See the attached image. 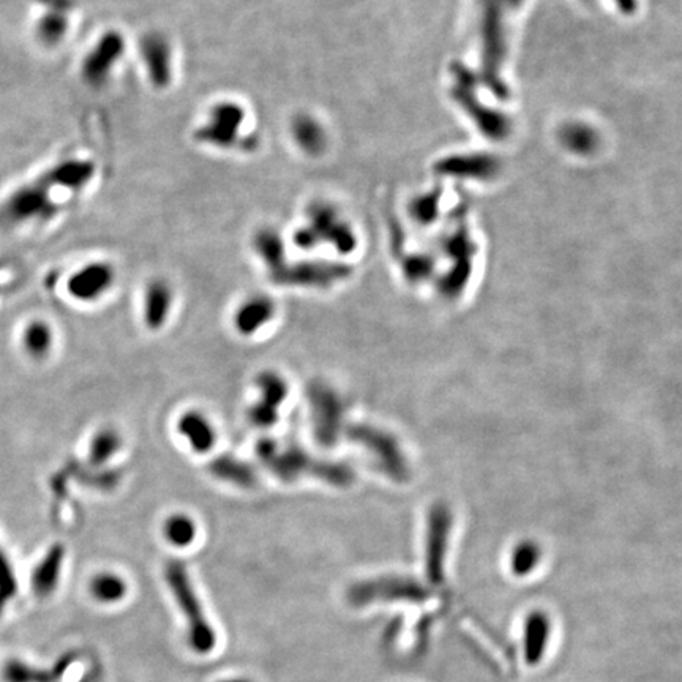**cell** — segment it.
Segmentation results:
<instances>
[{
    "mask_svg": "<svg viewBox=\"0 0 682 682\" xmlns=\"http://www.w3.org/2000/svg\"><path fill=\"white\" fill-rule=\"evenodd\" d=\"M550 633H551V624L545 613L534 611L526 618L523 643H525V659L529 665H537L543 659Z\"/></svg>",
    "mask_w": 682,
    "mask_h": 682,
    "instance_id": "17",
    "label": "cell"
},
{
    "mask_svg": "<svg viewBox=\"0 0 682 682\" xmlns=\"http://www.w3.org/2000/svg\"><path fill=\"white\" fill-rule=\"evenodd\" d=\"M163 534L172 547L186 548L196 539L198 527L194 519L186 513H172L164 521Z\"/></svg>",
    "mask_w": 682,
    "mask_h": 682,
    "instance_id": "24",
    "label": "cell"
},
{
    "mask_svg": "<svg viewBox=\"0 0 682 682\" xmlns=\"http://www.w3.org/2000/svg\"><path fill=\"white\" fill-rule=\"evenodd\" d=\"M128 586L122 576L115 574H99L91 582V594L101 604H115L127 596Z\"/></svg>",
    "mask_w": 682,
    "mask_h": 682,
    "instance_id": "25",
    "label": "cell"
},
{
    "mask_svg": "<svg viewBox=\"0 0 682 682\" xmlns=\"http://www.w3.org/2000/svg\"><path fill=\"white\" fill-rule=\"evenodd\" d=\"M141 60L150 85L156 91L170 89L174 81V48L162 32L142 36Z\"/></svg>",
    "mask_w": 682,
    "mask_h": 682,
    "instance_id": "9",
    "label": "cell"
},
{
    "mask_svg": "<svg viewBox=\"0 0 682 682\" xmlns=\"http://www.w3.org/2000/svg\"><path fill=\"white\" fill-rule=\"evenodd\" d=\"M275 313H277L275 302L267 296H253L247 298L235 312V330L243 337L255 335L274 320Z\"/></svg>",
    "mask_w": 682,
    "mask_h": 682,
    "instance_id": "13",
    "label": "cell"
},
{
    "mask_svg": "<svg viewBox=\"0 0 682 682\" xmlns=\"http://www.w3.org/2000/svg\"><path fill=\"white\" fill-rule=\"evenodd\" d=\"M308 405L314 440L322 448H334L345 432L346 405L340 393L329 384L314 381L308 387Z\"/></svg>",
    "mask_w": 682,
    "mask_h": 682,
    "instance_id": "4",
    "label": "cell"
},
{
    "mask_svg": "<svg viewBox=\"0 0 682 682\" xmlns=\"http://www.w3.org/2000/svg\"><path fill=\"white\" fill-rule=\"evenodd\" d=\"M178 433L196 454H207L217 442V432L210 420L198 411H186L178 422Z\"/></svg>",
    "mask_w": 682,
    "mask_h": 682,
    "instance_id": "15",
    "label": "cell"
},
{
    "mask_svg": "<svg viewBox=\"0 0 682 682\" xmlns=\"http://www.w3.org/2000/svg\"><path fill=\"white\" fill-rule=\"evenodd\" d=\"M209 471L213 477L223 482L231 483L241 488H251L258 482L255 468L234 455H220L209 463Z\"/></svg>",
    "mask_w": 682,
    "mask_h": 682,
    "instance_id": "18",
    "label": "cell"
},
{
    "mask_svg": "<svg viewBox=\"0 0 682 682\" xmlns=\"http://www.w3.org/2000/svg\"><path fill=\"white\" fill-rule=\"evenodd\" d=\"M123 54L125 38L121 32H105L83 60V78L91 85L105 84Z\"/></svg>",
    "mask_w": 682,
    "mask_h": 682,
    "instance_id": "10",
    "label": "cell"
},
{
    "mask_svg": "<svg viewBox=\"0 0 682 682\" xmlns=\"http://www.w3.org/2000/svg\"><path fill=\"white\" fill-rule=\"evenodd\" d=\"M64 558L65 548L62 545H54L43 558V561L36 566L32 574V588L36 596H50L51 592L56 590Z\"/></svg>",
    "mask_w": 682,
    "mask_h": 682,
    "instance_id": "19",
    "label": "cell"
},
{
    "mask_svg": "<svg viewBox=\"0 0 682 682\" xmlns=\"http://www.w3.org/2000/svg\"><path fill=\"white\" fill-rule=\"evenodd\" d=\"M249 121V111L237 99H217L207 109L204 121L194 130V141L215 150L253 149L256 138L245 135L243 128Z\"/></svg>",
    "mask_w": 682,
    "mask_h": 682,
    "instance_id": "2",
    "label": "cell"
},
{
    "mask_svg": "<svg viewBox=\"0 0 682 682\" xmlns=\"http://www.w3.org/2000/svg\"><path fill=\"white\" fill-rule=\"evenodd\" d=\"M253 249L256 255L261 258L270 272L280 269L286 263V245L283 235L274 227L259 229L253 239Z\"/></svg>",
    "mask_w": 682,
    "mask_h": 682,
    "instance_id": "20",
    "label": "cell"
},
{
    "mask_svg": "<svg viewBox=\"0 0 682 682\" xmlns=\"http://www.w3.org/2000/svg\"><path fill=\"white\" fill-rule=\"evenodd\" d=\"M65 30H67L65 18L54 16V14H48L46 18H43L38 26V34L48 44H54L57 40H60V36H65Z\"/></svg>",
    "mask_w": 682,
    "mask_h": 682,
    "instance_id": "27",
    "label": "cell"
},
{
    "mask_svg": "<svg viewBox=\"0 0 682 682\" xmlns=\"http://www.w3.org/2000/svg\"><path fill=\"white\" fill-rule=\"evenodd\" d=\"M345 433L349 440L359 444L361 448L369 450L379 468L389 476L403 479L406 474V464L403 455L398 448L397 440L391 434L385 433L377 426L369 424H354L346 426Z\"/></svg>",
    "mask_w": 682,
    "mask_h": 682,
    "instance_id": "8",
    "label": "cell"
},
{
    "mask_svg": "<svg viewBox=\"0 0 682 682\" xmlns=\"http://www.w3.org/2000/svg\"><path fill=\"white\" fill-rule=\"evenodd\" d=\"M256 387L259 389V403L280 411V408L288 398L289 387L282 375L275 371H263L256 377Z\"/></svg>",
    "mask_w": 682,
    "mask_h": 682,
    "instance_id": "23",
    "label": "cell"
},
{
    "mask_svg": "<svg viewBox=\"0 0 682 682\" xmlns=\"http://www.w3.org/2000/svg\"><path fill=\"white\" fill-rule=\"evenodd\" d=\"M122 436L114 428H101L93 434L89 446V463L93 468L105 466L122 448Z\"/></svg>",
    "mask_w": 682,
    "mask_h": 682,
    "instance_id": "22",
    "label": "cell"
},
{
    "mask_svg": "<svg viewBox=\"0 0 682 682\" xmlns=\"http://www.w3.org/2000/svg\"><path fill=\"white\" fill-rule=\"evenodd\" d=\"M289 133L296 147L310 158H320L329 149V131L314 114H296L291 119Z\"/></svg>",
    "mask_w": 682,
    "mask_h": 682,
    "instance_id": "12",
    "label": "cell"
},
{
    "mask_svg": "<svg viewBox=\"0 0 682 682\" xmlns=\"http://www.w3.org/2000/svg\"><path fill=\"white\" fill-rule=\"evenodd\" d=\"M249 420L251 425L256 428H270V426L277 424L278 417H280V411L277 409H272L269 406L263 405L259 401H256L253 405L250 406L249 409Z\"/></svg>",
    "mask_w": 682,
    "mask_h": 682,
    "instance_id": "28",
    "label": "cell"
},
{
    "mask_svg": "<svg viewBox=\"0 0 682 682\" xmlns=\"http://www.w3.org/2000/svg\"><path fill=\"white\" fill-rule=\"evenodd\" d=\"M18 590L13 568L8 562L7 556L0 550V613L5 608L8 600L13 599Z\"/></svg>",
    "mask_w": 682,
    "mask_h": 682,
    "instance_id": "26",
    "label": "cell"
},
{
    "mask_svg": "<svg viewBox=\"0 0 682 682\" xmlns=\"http://www.w3.org/2000/svg\"><path fill=\"white\" fill-rule=\"evenodd\" d=\"M75 661L73 654H65L50 670H36L20 661H10L4 667L5 682H57Z\"/></svg>",
    "mask_w": 682,
    "mask_h": 682,
    "instance_id": "16",
    "label": "cell"
},
{
    "mask_svg": "<svg viewBox=\"0 0 682 682\" xmlns=\"http://www.w3.org/2000/svg\"><path fill=\"white\" fill-rule=\"evenodd\" d=\"M353 269L348 264L335 261H297L284 263L280 269L270 272L274 283L296 288H330L348 280Z\"/></svg>",
    "mask_w": 682,
    "mask_h": 682,
    "instance_id": "5",
    "label": "cell"
},
{
    "mask_svg": "<svg viewBox=\"0 0 682 682\" xmlns=\"http://www.w3.org/2000/svg\"><path fill=\"white\" fill-rule=\"evenodd\" d=\"M258 458L274 476L283 482H296L300 477L320 479L332 487L345 488L354 482V472L348 464L313 458L297 444L282 446L272 438H263L256 446Z\"/></svg>",
    "mask_w": 682,
    "mask_h": 682,
    "instance_id": "1",
    "label": "cell"
},
{
    "mask_svg": "<svg viewBox=\"0 0 682 682\" xmlns=\"http://www.w3.org/2000/svg\"><path fill=\"white\" fill-rule=\"evenodd\" d=\"M428 597V591L411 578L403 576H381L375 580L355 583L348 590L349 604L355 607L375 604V602H422Z\"/></svg>",
    "mask_w": 682,
    "mask_h": 682,
    "instance_id": "6",
    "label": "cell"
},
{
    "mask_svg": "<svg viewBox=\"0 0 682 682\" xmlns=\"http://www.w3.org/2000/svg\"><path fill=\"white\" fill-rule=\"evenodd\" d=\"M115 272L107 263L85 264L71 275L67 289L79 302H95L103 297L114 284Z\"/></svg>",
    "mask_w": 682,
    "mask_h": 682,
    "instance_id": "11",
    "label": "cell"
},
{
    "mask_svg": "<svg viewBox=\"0 0 682 682\" xmlns=\"http://www.w3.org/2000/svg\"><path fill=\"white\" fill-rule=\"evenodd\" d=\"M306 226L320 242V245L330 243L341 255H349L357 249V234L354 227L341 217L338 209L326 202L314 201L306 209Z\"/></svg>",
    "mask_w": 682,
    "mask_h": 682,
    "instance_id": "7",
    "label": "cell"
},
{
    "mask_svg": "<svg viewBox=\"0 0 682 682\" xmlns=\"http://www.w3.org/2000/svg\"><path fill=\"white\" fill-rule=\"evenodd\" d=\"M174 292L166 280H154L144 294V322L150 330H158L166 324L172 308Z\"/></svg>",
    "mask_w": 682,
    "mask_h": 682,
    "instance_id": "14",
    "label": "cell"
},
{
    "mask_svg": "<svg viewBox=\"0 0 682 682\" xmlns=\"http://www.w3.org/2000/svg\"><path fill=\"white\" fill-rule=\"evenodd\" d=\"M578 136H580V125H572V127L567 128L564 138H578ZM591 138H592V133H591L590 128H582V141L576 139V142H574L570 147L580 149V144H582V150H586L594 144Z\"/></svg>",
    "mask_w": 682,
    "mask_h": 682,
    "instance_id": "30",
    "label": "cell"
},
{
    "mask_svg": "<svg viewBox=\"0 0 682 682\" xmlns=\"http://www.w3.org/2000/svg\"><path fill=\"white\" fill-rule=\"evenodd\" d=\"M220 682H251L249 681V679H225V681Z\"/></svg>",
    "mask_w": 682,
    "mask_h": 682,
    "instance_id": "31",
    "label": "cell"
},
{
    "mask_svg": "<svg viewBox=\"0 0 682 682\" xmlns=\"http://www.w3.org/2000/svg\"><path fill=\"white\" fill-rule=\"evenodd\" d=\"M164 578L186 618L188 643L193 651L199 654L210 653L217 643V637L212 625L207 621L184 564L180 561L168 562L164 567Z\"/></svg>",
    "mask_w": 682,
    "mask_h": 682,
    "instance_id": "3",
    "label": "cell"
},
{
    "mask_svg": "<svg viewBox=\"0 0 682 682\" xmlns=\"http://www.w3.org/2000/svg\"><path fill=\"white\" fill-rule=\"evenodd\" d=\"M537 562V553L533 547L519 548V551L513 556V572L519 574V575H525L527 572H531L534 567V564Z\"/></svg>",
    "mask_w": 682,
    "mask_h": 682,
    "instance_id": "29",
    "label": "cell"
},
{
    "mask_svg": "<svg viewBox=\"0 0 682 682\" xmlns=\"http://www.w3.org/2000/svg\"><path fill=\"white\" fill-rule=\"evenodd\" d=\"M21 343L28 357L34 361H43L50 355L54 345L52 327L46 321H30L22 330Z\"/></svg>",
    "mask_w": 682,
    "mask_h": 682,
    "instance_id": "21",
    "label": "cell"
}]
</instances>
